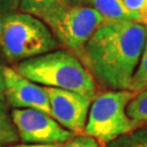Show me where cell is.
Instances as JSON below:
<instances>
[{"label":"cell","mask_w":147,"mask_h":147,"mask_svg":"<svg viewBox=\"0 0 147 147\" xmlns=\"http://www.w3.org/2000/svg\"><path fill=\"white\" fill-rule=\"evenodd\" d=\"M145 45L144 25L106 21L86 44L81 61L102 87L131 90Z\"/></svg>","instance_id":"obj_1"},{"label":"cell","mask_w":147,"mask_h":147,"mask_svg":"<svg viewBox=\"0 0 147 147\" xmlns=\"http://www.w3.org/2000/svg\"><path fill=\"white\" fill-rule=\"evenodd\" d=\"M16 70L22 76L45 87L96 96V82L79 57L69 50H53L23 60Z\"/></svg>","instance_id":"obj_2"},{"label":"cell","mask_w":147,"mask_h":147,"mask_svg":"<svg viewBox=\"0 0 147 147\" xmlns=\"http://www.w3.org/2000/svg\"><path fill=\"white\" fill-rule=\"evenodd\" d=\"M59 42L39 19L23 12L9 13L2 21L0 46L10 61H23L56 50Z\"/></svg>","instance_id":"obj_3"},{"label":"cell","mask_w":147,"mask_h":147,"mask_svg":"<svg viewBox=\"0 0 147 147\" xmlns=\"http://www.w3.org/2000/svg\"><path fill=\"white\" fill-rule=\"evenodd\" d=\"M136 93L132 90H107L96 95L89 108L85 135L108 144L138 127L126 113Z\"/></svg>","instance_id":"obj_4"},{"label":"cell","mask_w":147,"mask_h":147,"mask_svg":"<svg viewBox=\"0 0 147 147\" xmlns=\"http://www.w3.org/2000/svg\"><path fill=\"white\" fill-rule=\"evenodd\" d=\"M106 20L89 5H70L44 21L58 42L81 59L92 36Z\"/></svg>","instance_id":"obj_5"},{"label":"cell","mask_w":147,"mask_h":147,"mask_svg":"<svg viewBox=\"0 0 147 147\" xmlns=\"http://www.w3.org/2000/svg\"><path fill=\"white\" fill-rule=\"evenodd\" d=\"M11 118L19 137L26 144H64L75 136L42 111L13 109Z\"/></svg>","instance_id":"obj_6"},{"label":"cell","mask_w":147,"mask_h":147,"mask_svg":"<svg viewBox=\"0 0 147 147\" xmlns=\"http://www.w3.org/2000/svg\"><path fill=\"white\" fill-rule=\"evenodd\" d=\"M45 88L50 105V116L60 125L74 134L84 131L94 98L71 90L53 87Z\"/></svg>","instance_id":"obj_7"},{"label":"cell","mask_w":147,"mask_h":147,"mask_svg":"<svg viewBox=\"0 0 147 147\" xmlns=\"http://www.w3.org/2000/svg\"><path fill=\"white\" fill-rule=\"evenodd\" d=\"M5 96L13 109H35L50 116L49 99L44 86L22 76L16 69L3 67Z\"/></svg>","instance_id":"obj_8"},{"label":"cell","mask_w":147,"mask_h":147,"mask_svg":"<svg viewBox=\"0 0 147 147\" xmlns=\"http://www.w3.org/2000/svg\"><path fill=\"white\" fill-rule=\"evenodd\" d=\"M89 7L108 22H134L135 16L127 10L123 0H90Z\"/></svg>","instance_id":"obj_9"},{"label":"cell","mask_w":147,"mask_h":147,"mask_svg":"<svg viewBox=\"0 0 147 147\" xmlns=\"http://www.w3.org/2000/svg\"><path fill=\"white\" fill-rule=\"evenodd\" d=\"M72 5L70 0H20V12L31 14L42 22L53 13Z\"/></svg>","instance_id":"obj_10"},{"label":"cell","mask_w":147,"mask_h":147,"mask_svg":"<svg viewBox=\"0 0 147 147\" xmlns=\"http://www.w3.org/2000/svg\"><path fill=\"white\" fill-rule=\"evenodd\" d=\"M19 134L5 101H0V147H8L19 141Z\"/></svg>","instance_id":"obj_11"},{"label":"cell","mask_w":147,"mask_h":147,"mask_svg":"<svg viewBox=\"0 0 147 147\" xmlns=\"http://www.w3.org/2000/svg\"><path fill=\"white\" fill-rule=\"evenodd\" d=\"M126 113L138 127L147 123V89L135 95L127 105Z\"/></svg>","instance_id":"obj_12"},{"label":"cell","mask_w":147,"mask_h":147,"mask_svg":"<svg viewBox=\"0 0 147 147\" xmlns=\"http://www.w3.org/2000/svg\"><path fill=\"white\" fill-rule=\"evenodd\" d=\"M105 147H147V129L137 127L106 144Z\"/></svg>","instance_id":"obj_13"},{"label":"cell","mask_w":147,"mask_h":147,"mask_svg":"<svg viewBox=\"0 0 147 147\" xmlns=\"http://www.w3.org/2000/svg\"><path fill=\"white\" fill-rule=\"evenodd\" d=\"M147 89V42L141 57L138 67L132 81L131 90L134 93H140Z\"/></svg>","instance_id":"obj_14"},{"label":"cell","mask_w":147,"mask_h":147,"mask_svg":"<svg viewBox=\"0 0 147 147\" xmlns=\"http://www.w3.org/2000/svg\"><path fill=\"white\" fill-rule=\"evenodd\" d=\"M127 10L135 16L136 23L147 26V0H123Z\"/></svg>","instance_id":"obj_15"},{"label":"cell","mask_w":147,"mask_h":147,"mask_svg":"<svg viewBox=\"0 0 147 147\" xmlns=\"http://www.w3.org/2000/svg\"><path fill=\"white\" fill-rule=\"evenodd\" d=\"M60 147H100L97 140L87 135L74 136L72 140L64 143Z\"/></svg>","instance_id":"obj_16"},{"label":"cell","mask_w":147,"mask_h":147,"mask_svg":"<svg viewBox=\"0 0 147 147\" xmlns=\"http://www.w3.org/2000/svg\"><path fill=\"white\" fill-rule=\"evenodd\" d=\"M62 144H19L8 147H60Z\"/></svg>","instance_id":"obj_17"},{"label":"cell","mask_w":147,"mask_h":147,"mask_svg":"<svg viewBox=\"0 0 147 147\" xmlns=\"http://www.w3.org/2000/svg\"><path fill=\"white\" fill-rule=\"evenodd\" d=\"M0 101H5V79H3V67H1V65H0Z\"/></svg>","instance_id":"obj_18"},{"label":"cell","mask_w":147,"mask_h":147,"mask_svg":"<svg viewBox=\"0 0 147 147\" xmlns=\"http://www.w3.org/2000/svg\"><path fill=\"white\" fill-rule=\"evenodd\" d=\"M72 5H88L90 0H70Z\"/></svg>","instance_id":"obj_19"},{"label":"cell","mask_w":147,"mask_h":147,"mask_svg":"<svg viewBox=\"0 0 147 147\" xmlns=\"http://www.w3.org/2000/svg\"><path fill=\"white\" fill-rule=\"evenodd\" d=\"M5 2L9 7H11V9H16V7H19L20 0H5Z\"/></svg>","instance_id":"obj_20"},{"label":"cell","mask_w":147,"mask_h":147,"mask_svg":"<svg viewBox=\"0 0 147 147\" xmlns=\"http://www.w3.org/2000/svg\"><path fill=\"white\" fill-rule=\"evenodd\" d=\"M1 32H2V21H1V18H0V37H1Z\"/></svg>","instance_id":"obj_21"},{"label":"cell","mask_w":147,"mask_h":147,"mask_svg":"<svg viewBox=\"0 0 147 147\" xmlns=\"http://www.w3.org/2000/svg\"><path fill=\"white\" fill-rule=\"evenodd\" d=\"M146 42H147V26H146Z\"/></svg>","instance_id":"obj_22"},{"label":"cell","mask_w":147,"mask_h":147,"mask_svg":"<svg viewBox=\"0 0 147 147\" xmlns=\"http://www.w3.org/2000/svg\"><path fill=\"white\" fill-rule=\"evenodd\" d=\"M3 1H5V0H0V3H1V2H3Z\"/></svg>","instance_id":"obj_23"}]
</instances>
